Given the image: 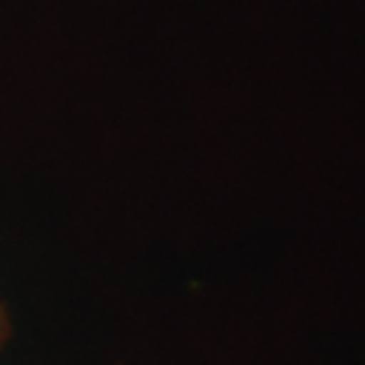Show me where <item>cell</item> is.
Returning a JSON list of instances; mask_svg holds the SVG:
<instances>
[{
  "instance_id": "cell-1",
  "label": "cell",
  "mask_w": 365,
  "mask_h": 365,
  "mask_svg": "<svg viewBox=\"0 0 365 365\" xmlns=\"http://www.w3.org/2000/svg\"><path fill=\"white\" fill-rule=\"evenodd\" d=\"M6 336H9V322H6V314H3V309H0V344L6 341Z\"/></svg>"
}]
</instances>
